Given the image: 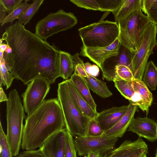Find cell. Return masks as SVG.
Returning a JSON list of instances; mask_svg holds the SVG:
<instances>
[{"instance_id": "obj_1", "label": "cell", "mask_w": 157, "mask_h": 157, "mask_svg": "<svg viewBox=\"0 0 157 157\" xmlns=\"http://www.w3.org/2000/svg\"><path fill=\"white\" fill-rule=\"evenodd\" d=\"M12 49L4 53L8 70L15 78L26 85L37 78L46 79L50 84L61 77L59 51L16 21L7 27L2 38Z\"/></svg>"}, {"instance_id": "obj_2", "label": "cell", "mask_w": 157, "mask_h": 157, "mask_svg": "<svg viewBox=\"0 0 157 157\" xmlns=\"http://www.w3.org/2000/svg\"><path fill=\"white\" fill-rule=\"evenodd\" d=\"M65 126L63 112L58 99L45 100L25 119L22 149L29 150L40 148L50 136Z\"/></svg>"}, {"instance_id": "obj_3", "label": "cell", "mask_w": 157, "mask_h": 157, "mask_svg": "<svg viewBox=\"0 0 157 157\" xmlns=\"http://www.w3.org/2000/svg\"><path fill=\"white\" fill-rule=\"evenodd\" d=\"M6 104V138L12 156H17L21 145L23 121L25 114L21 99L16 89L10 92Z\"/></svg>"}, {"instance_id": "obj_4", "label": "cell", "mask_w": 157, "mask_h": 157, "mask_svg": "<svg viewBox=\"0 0 157 157\" xmlns=\"http://www.w3.org/2000/svg\"><path fill=\"white\" fill-rule=\"evenodd\" d=\"M57 99L64 117L66 129L72 136H86L91 119L82 114L74 104L65 80L59 83L57 90Z\"/></svg>"}, {"instance_id": "obj_5", "label": "cell", "mask_w": 157, "mask_h": 157, "mask_svg": "<svg viewBox=\"0 0 157 157\" xmlns=\"http://www.w3.org/2000/svg\"><path fill=\"white\" fill-rule=\"evenodd\" d=\"M83 45L87 48L104 47L112 44L119 36L117 22L101 21L78 30Z\"/></svg>"}, {"instance_id": "obj_6", "label": "cell", "mask_w": 157, "mask_h": 157, "mask_svg": "<svg viewBox=\"0 0 157 157\" xmlns=\"http://www.w3.org/2000/svg\"><path fill=\"white\" fill-rule=\"evenodd\" d=\"M150 21L147 16L139 10L118 22L121 44L135 53L141 44L144 32Z\"/></svg>"}, {"instance_id": "obj_7", "label": "cell", "mask_w": 157, "mask_h": 157, "mask_svg": "<svg viewBox=\"0 0 157 157\" xmlns=\"http://www.w3.org/2000/svg\"><path fill=\"white\" fill-rule=\"evenodd\" d=\"M77 22L78 20L73 13L59 9L39 21L35 26V33L46 40L56 34L71 28Z\"/></svg>"}, {"instance_id": "obj_8", "label": "cell", "mask_w": 157, "mask_h": 157, "mask_svg": "<svg viewBox=\"0 0 157 157\" xmlns=\"http://www.w3.org/2000/svg\"><path fill=\"white\" fill-rule=\"evenodd\" d=\"M157 25L151 21L145 31L141 44L135 53L132 61L135 78L142 80L149 57L156 46Z\"/></svg>"}, {"instance_id": "obj_9", "label": "cell", "mask_w": 157, "mask_h": 157, "mask_svg": "<svg viewBox=\"0 0 157 157\" xmlns=\"http://www.w3.org/2000/svg\"><path fill=\"white\" fill-rule=\"evenodd\" d=\"M50 84L43 78L35 79L27 84L21 97L24 109L28 115L34 111L45 100L49 91Z\"/></svg>"}, {"instance_id": "obj_10", "label": "cell", "mask_w": 157, "mask_h": 157, "mask_svg": "<svg viewBox=\"0 0 157 157\" xmlns=\"http://www.w3.org/2000/svg\"><path fill=\"white\" fill-rule=\"evenodd\" d=\"M118 138L102 135L97 137L76 136L74 141L78 155L92 153L104 154L113 148Z\"/></svg>"}, {"instance_id": "obj_11", "label": "cell", "mask_w": 157, "mask_h": 157, "mask_svg": "<svg viewBox=\"0 0 157 157\" xmlns=\"http://www.w3.org/2000/svg\"><path fill=\"white\" fill-rule=\"evenodd\" d=\"M134 54L121 44L118 55L109 58L104 63L101 69L103 78L109 81L115 80V67L119 65L126 66L132 72V61Z\"/></svg>"}, {"instance_id": "obj_12", "label": "cell", "mask_w": 157, "mask_h": 157, "mask_svg": "<svg viewBox=\"0 0 157 157\" xmlns=\"http://www.w3.org/2000/svg\"><path fill=\"white\" fill-rule=\"evenodd\" d=\"M148 148L146 143L139 137L135 141H124L117 148H113L101 155L100 157H140L148 153Z\"/></svg>"}, {"instance_id": "obj_13", "label": "cell", "mask_w": 157, "mask_h": 157, "mask_svg": "<svg viewBox=\"0 0 157 157\" xmlns=\"http://www.w3.org/2000/svg\"><path fill=\"white\" fill-rule=\"evenodd\" d=\"M120 45L119 37L111 44L104 47L87 48L82 45L79 55L88 58L101 69L107 59L118 55Z\"/></svg>"}, {"instance_id": "obj_14", "label": "cell", "mask_w": 157, "mask_h": 157, "mask_svg": "<svg viewBox=\"0 0 157 157\" xmlns=\"http://www.w3.org/2000/svg\"><path fill=\"white\" fill-rule=\"evenodd\" d=\"M66 132L64 128L56 132L40 148L46 157H65Z\"/></svg>"}, {"instance_id": "obj_15", "label": "cell", "mask_w": 157, "mask_h": 157, "mask_svg": "<svg viewBox=\"0 0 157 157\" xmlns=\"http://www.w3.org/2000/svg\"><path fill=\"white\" fill-rule=\"evenodd\" d=\"M128 131L151 142L157 140V122L147 117L134 118Z\"/></svg>"}, {"instance_id": "obj_16", "label": "cell", "mask_w": 157, "mask_h": 157, "mask_svg": "<svg viewBox=\"0 0 157 157\" xmlns=\"http://www.w3.org/2000/svg\"><path fill=\"white\" fill-rule=\"evenodd\" d=\"M134 93L129 101L148 114L153 100L152 94L142 80L135 78L132 81Z\"/></svg>"}, {"instance_id": "obj_17", "label": "cell", "mask_w": 157, "mask_h": 157, "mask_svg": "<svg viewBox=\"0 0 157 157\" xmlns=\"http://www.w3.org/2000/svg\"><path fill=\"white\" fill-rule=\"evenodd\" d=\"M128 105L113 107L98 113L95 118L105 132L113 126L125 114Z\"/></svg>"}, {"instance_id": "obj_18", "label": "cell", "mask_w": 157, "mask_h": 157, "mask_svg": "<svg viewBox=\"0 0 157 157\" xmlns=\"http://www.w3.org/2000/svg\"><path fill=\"white\" fill-rule=\"evenodd\" d=\"M126 113L111 128L104 132L102 135L115 138L121 137L134 118V116L138 107L129 102Z\"/></svg>"}, {"instance_id": "obj_19", "label": "cell", "mask_w": 157, "mask_h": 157, "mask_svg": "<svg viewBox=\"0 0 157 157\" xmlns=\"http://www.w3.org/2000/svg\"><path fill=\"white\" fill-rule=\"evenodd\" d=\"M72 100L80 112L91 119H95L98 113L95 112L79 93L70 79L65 80Z\"/></svg>"}, {"instance_id": "obj_20", "label": "cell", "mask_w": 157, "mask_h": 157, "mask_svg": "<svg viewBox=\"0 0 157 157\" xmlns=\"http://www.w3.org/2000/svg\"><path fill=\"white\" fill-rule=\"evenodd\" d=\"M70 79L80 94L92 108L95 112H97V105L90 93V89L86 82V78L81 76L74 72Z\"/></svg>"}, {"instance_id": "obj_21", "label": "cell", "mask_w": 157, "mask_h": 157, "mask_svg": "<svg viewBox=\"0 0 157 157\" xmlns=\"http://www.w3.org/2000/svg\"><path fill=\"white\" fill-rule=\"evenodd\" d=\"M142 1V0H125L120 8L113 14L115 21L120 22L134 11L141 10Z\"/></svg>"}, {"instance_id": "obj_22", "label": "cell", "mask_w": 157, "mask_h": 157, "mask_svg": "<svg viewBox=\"0 0 157 157\" xmlns=\"http://www.w3.org/2000/svg\"><path fill=\"white\" fill-rule=\"evenodd\" d=\"M59 59L61 77L65 80L68 79L74 71L72 56L67 52L59 50Z\"/></svg>"}, {"instance_id": "obj_23", "label": "cell", "mask_w": 157, "mask_h": 157, "mask_svg": "<svg viewBox=\"0 0 157 157\" xmlns=\"http://www.w3.org/2000/svg\"><path fill=\"white\" fill-rule=\"evenodd\" d=\"M86 80L89 89L100 97L106 98L113 95L106 82L90 75Z\"/></svg>"}, {"instance_id": "obj_24", "label": "cell", "mask_w": 157, "mask_h": 157, "mask_svg": "<svg viewBox=\"0 0 157 157\" xmlns=\"http://www.w3.org/2000/svg\"><path fill=\"white\" fill-rule=\"evenodd\" d=\"M143 80L144 83L151 90H155L157 86V67L152 61L147 62Z\"/></svg>"}, {"instance_id": "obj_25", "label": "cell", "mask_w": 157, "mask_h": 157, "mask_svg": "<svg viewBox=\"0 0 157 157\" xmlns=\"http://www.w3.org/2000/svg\"><path fill=\"white\" fill-rule=\"evenodd\" d=\"M44 2V0H35L18 18V22L24 25L28 23L37 12Z\"/></svg>"}, {"instance_id": "obj_26", "label": "cell", "mask_w": 157, "mask_h": 157, "mask_svg": "<svg viewBox=\"0 0 157 157\" xmlns=\"http://www.w3.org/2000/svg\"><path fill=\"white\" fill-rule=\"evenodd\" d=\"M113 82L114 86L121 94L126 99L129 101L134 93L132 86V81L129 82L121 79H118Z\"/></svg>"}, {"instance_id": "obj_27", "label": "cell", "mask_w": 157, "mask_h": 157, "mask_svg": "<svg viewBox=\"0 0 157 157\" xmlns=\"http://www.w3.org/2000/svg\"><path fill=\"white\" fill-rule=\"evenodd\" d=\"M99 11H110L113 14L121 7L125 0H96Z\"/></svg>"}, {"instance_id": "obj_28", "label": "cell", "mask_w": 157, "mask_h": 157, "mask_svg": "<svg viewBox=\"0 0 157 157\" xmlns=\"http://www.w3.org/2000/svg\"><path fill=\"white\" fill-rule=\"evenodd\" d=\"M0 85L6 86V90L11 86L13 80L15 79L12 74L7 69L3 57L0 59Z\"/></svg>"}, {"instance_id": "obj_29", "label": "cell", "mask_w": 157, "mask_h": 157, "mask_svg": "<svg viewBox=\"0 0 157 157\" xmlns=\"http://www.w3.org/2000/svg\"><path fill=\"white\" fill-rule=\"evenodd\" d=\"M26 0L18 6L10 13L7 15L3 20L0 23L1 25L10 23H12L15 19H18L30 6L31 4L27 2Z\"/></svg>"}, {"instance_id": "obj_30", "label": "cell", "mask_w": 157, "mask_h": 157, "mask_svg": "<svg viewBox=\"0 0 157 157\" xmlns=\"http://www.w3.org/2000/svg\"><path fill=\"white\" fill-rule=\"evenodd\" d=\"M115 72L116 76L115 80L121 79L130 82L135 79L132 71L129 67L125 65H121L116 66L115 68Z\"/></svg>"}, {"instance_id": "obj_31", "label": "cell", "mask_w": 157, "mask_h": 157, "mask_svg": "<svg viewBox=\"0 0 157 157\" xmlns=\"http://www.w3.org/2000/svg\"><path fill=\"white\" fill-rule=\"evenodd\" d=\"M0 157H12L1 122L0 123Z\"/></svg>"}, {"instance_id": "obj_32", "label": "cell", "mask_w": 157, "mask_h": 157, "mask_svg": "<svg viewBox=\"0 0 157 157\" xmlns=\"http://www.w3.org/2000/svg\"><path fill=\"white\" fill-rule=\"evenodd\" d=\"M73 136L66 130L65 157H77Z\"/></svg>"}, {"instance_id": "obj_33", "label": "cell", "mask_w": 157, "mask_h": 157, "mask_svg": "<svg viewBox=\"0 0 157 157\" xmlns=\"http://www.w3.org/2000/svg\"><path fill=\"white\" fill-rule=\"evenodd\" d=\"M104 132L100 124L95 119H92L89 124L86 136H101L103 135Z\"/></svg>"}, {"instance_id": "obj_34", "label": "cell", "mask_w": 157, "mask_h": 157, "mask_svg": "<svg viewBox=\"0 0 157 157\" xmlns=\"http://www.w3.org/2000/svg\"><path fill=\"white\" fill-rule=\"evenodd\" d=\"M70 1L81 8L94 10H99V5L96 0H71Z\"/></svg>"}, {"instance_id": "obj_35", "label": "cell", "mask_w": 157, "mask_h": 157, "mask_svg": "<svg viewBox=\"0 0 157 157\" xmlns=\"http://www.w3.org/2000/svg\"><path fill=\"white\" fill-rule=\"evenodd\" d=\"M22 0H0V5L9 14L22 3Z\"/></svg>"}, {"instance_id": "obj_36", "label": "cell", "mask_w": 157, "mask_h": 157, "mask_svg": "<svg viewBox=\"0 0 157 157\" xmlns=\"http://www.w3.org/2000/svg\"><path fill=\"white\" fill-rule=\"evenodd\" d=\"M16 157H46L40 149L25 150L20 152Z\"/></svg>"}, {"instance_id": "obj_37", "label": "cell", "mask_w": 157, "mask_h": 157, "mask_svg": "<svg viewBox=\"0 0 157 157\" xmlns=\"http://www.w3.org/2000/svg\"><path fill=\"white\" fill-rule=\"evenodd\" d=\"M84 64L88 75L96 77L99 75L100 70L98 66L94 64L92 65L88 62L84 63Z\"/></svg>"}, {"instance_id": "obj_38", "label": "cell", "mask_w": 157, "mask_h": 157, "mask_svg": "<svg viewBox=\"0 0 157 157\" xmlns=\"http://www.w3.org/2000/svg\"><path fill=\"white\" fill-rule=\"evenodd\" d=\"M147 15L150 20L157 25V4H153Z\"/></svg>"}, {"instance_id": "obj_39", "label": "cell", "mask_w": 157, "mask_h": 157, "mask_svg": "<svg viewBox=\"0 0 157 157\" xmlns=\"http://www.w3.org/2000/svg\"><path fill=\"white\" fill-rule=\"evenodd\" d=\"M83 62L74 64V72L79 75L85 78H87L89 75L87 74L84 66Z\"/></svg>"}, {"instance_id": "obj_40", "label": "cell", "mask_w": 157, "mask_h": 157, "mask_svg": "<svg viewBox=\"0 0 157 157\" xmlns=\"http://www.w3.org/2000/svg\"><path fill=\"white\" fill-rule=\"evenodd\" d=\"M155 0H142L141 10L147 14L148 11L154 4Z\"/></svg>"}, {"instance_id": "obj_41", "label": "cell", "mask_w": 157, "mask_h": 157, "mask_svg": "<svg viewBox=\"0 0 157 157\" xmlns=\"http://www.w3.org/2000/svg\"><path fill=\"white\" fill-rule=\"evenodd\" d=\"M8 98L7 97L2 87L0 88V102L7 101Z\"/></svg>"}, {"instance_id": "obj_42", "label": "cell", "mask_w": 157, "mask_h": 157, "mask_svg": "<svg viewBox=\"0 0 157 157\" xmlns=\"http://www.w3.org/2000/svg\"><path fill=\"white\" fill-rule=\"evenodd\" d=\"M6 11L4 8L0 5V23L4 19L6 16Z\"/></svg>"}, {"instance_id": "obj_43", "label": "cell", "mask_w": 157, "mask_h": 157, "mask_svg": "<svg viewBox=\"0 0 157 157\" xmlns=\"http://www.w3.org/2000/svg\"><path fill=\"white\" fill-rule=\"evenodd\" d=\"M101 154L99 153H90L87 155H85L83 157H100Z\"/></svg>"}, {"instance_id": "obj_44", "label": "cell", "mask_w": 157, "mask_h": 157, "mask_svg": "<svg viewBox=\"0 0 157 157\" xmlns=\"http://www.w3.org/2000/svg\"><path fill=\"white\" fill-rule=\"evenodd\" d=\"M7 45H8L7 44L3 43L0 44V51L4 52Z\"/></svg>"}, {"instance_id": "obj_45", "label": "cell", "mask_w": 157, "mask_h": 157, "mask_svg": "<svg viewBox=\"0 0 157 157\" xmlns=\"http://www.w3.org/2000/svg\"><path fill=\"white\" fill-rule=\"evenodd\" d=\"M12 52V48L9 45H7V46L4 52L7 54H10Z\"/></svg>"}, {"instance_id": "obj_46", "label": "cell", "mask_w": 157, "mask_h": 157, "mask_svg": "<svg viewBox=\"0 0 157 157\" xmlns=\"http://www.w3.org/2000/svg\"><path fill=\"white\" fill-rule=\"evenodd\" d=\"M4 52L0 51V59H2L3 56Z\"/></svg>"}, {"instance_id": "obj_47", "label": "cell", "mask_w": 157, "mask_h": 157, "mask_svg": "<svg viewBox=\"0 0 157 157\" xmlns=\"http://www.w3.org/2000/svg\"><path fill=\"white\" fill-rule=\"evenodd\" d=\"M147 153H144L140 157H147Z\"/></svg>"}, {"instance_id": "obj_48", "label": "cell", "mask_w": 157, "mask_h": 157, "mask_svg": "<svg viewBox=\"0 0 157 157\" xmlns=\"http://www.w3.org/2000/svg\"><path fill=\"white\" fill-rule=\"evenodd\" d=\"M3 40L2 39H1L0 40V44L2 43V41Z\"/></svg>"}, {"instance_id": "obj_49", "label": "cell", "mask_w": 157, "mask_h": 157, "mask_svg": "<svg viewBox=\"0 0 157 157\" xmlns=\"http://www.w3.org/2000/svg\"><path fill=\"white\" fill-rule=\"evenodd\" d=\"M155 157H157V147L156 149V153L155 154Z\"/></svg>"}, {"instance_id": "obj_50", "label": "cell", "mask_w": 157, "mask_h": 157, "mask_svg": "<svg viewBox=\"0 0 157 157\" xmlns=\"http://www.w3.org/2000/svg\"><path fill=\"white\" fill-rule=\"evenodd\" d=\"M156 46H157V41L156 43Z\"/></svg>"}]
</instances>
